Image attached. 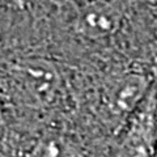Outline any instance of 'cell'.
<instances>
[{
    "label": "cell",
    "mask_w": 157,
    "mask_h": 157,
    "mask_svg": "<svg viewBox=\"0 0 157 157\" xmlns=\"http://www.w3.org/2000/svg\"><path fill=\"white\" fill-rule=\"evenodd\" d=\"M0 90L16 107L36 114L55 111L73 97L68 71L42 55L14 56L0 63Z\"/></svg>",
    "instance_id": "cell-1"
},
{
    "label": "cell",
    "mask_w": 157,
    "mask_h": 157,
    "mask_svg": "<svg viewBox=\"0 0 157 157\" xmlns=\"http://www.w3.org/2000/svg\"><path fill=\"white\" fill-rule=\"evenodd\" d=\"M155 84V72L141 64L117 66L100 75L93 86V114L113 131L119 132ZM117 132V134H118Z\"/></svg>",
    "instance_id": "cell-2"
},
{
    "label": "cell",
    "mask_w": 157,
    "mask_h": 157,
    "mask_svg": "<svg viewBox=\"0 0 157 157\" xmlns=\"http://www.w3.org/2000/svg\"><path fill=\"white\" fill-rule=\"evenodd\" d=\"M115 157H157V89L151 88L118 132Z\"/></svg>",
    "instance_id": "cell-3"
},
{
    "label": "cell",
    "mask_w": 157,
    "mask_h": 157,
    "mask_svg": "<svg viewBox=\"0 0 157 157\" xmlns=\"http://www.w3.org/2000/svg\"><path fill=\"white\" fill-rule=\"evenodd\" d=\"M9 157H82L80 144L59 127H46L12 145Z\"/></svg>",
    "instance_id": "cell-4"
},
{
    "label": "cell",
    "mask_w": 157,
    "mask_h": 157,
    "mask_svg": "<svg viewBox=\"0 0 157 157\" xmlns=\"http://www.w3.org/2000/svg\"><path fill=\"white\" fill-rule=\"evenodd\" d=\"M34 0H0V7L14 16H26L32 13Z\"/></svg>",
    "instance_id": "cell-5"
},
{
    "label": "cell",
    "mask_w": 157,
    "mask_h": 157,
    "mask_svg": "<svg viewBox=\"0 0 157 157\" xmlns=\"http://www.w3.org/2000/svg\"><path fill=\"white\" fill-rule=\"evenodd\" d=\"M0 157H9V156L6 155V153H0Z\"/></svg>",
    "instance_id": "cell-6"
}]
</instances>
